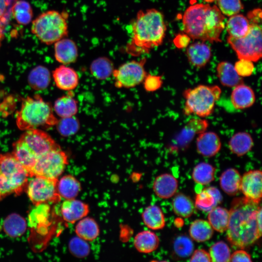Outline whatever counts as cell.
Returning <instances> with one entry per match:
<instances>
[{
    "mask_svg": "<svg viewBox=\"0 0 262 262\" xmlns=\"http://www.w3.org/2000/svg\"><path fill=\"white\" fill-rule=\"evenodd\" d=\"M227 238L236 248L253 245L262 236V207L246 197H236L231 202Z\"/></svg>",
    "mask_w": 262,
    "mask_h": 262,
    "instance_id": "obj_1",
    "label": "cell"
},
{
    "mask_svg": "<svg viewBox=\"0 0 262 262\" xmlns=\"http://www.w3.org/2000/svg\"><path fill=\"white\" fill-rule=\"evenodd\" d=\"M131 28L132 36L126 52L134 56L148 53L160 46L166 31L163 14L154 8L138 11Z\"/></svg>",
    "mask_w": 262,
    "mask_h": 262,
    "instance_id": "obj_2",
    "label": "cell"
},
{
    "mask_svg": "<svg viewBox=\"0 0 262 262\" xmlns=\"http://www.w3.org/2000/svg\"><path fill=\"white\" fill-rule=\"evenodd\" d=\"M225 18L216 5L195 4L187 8L183 14V31L193 39L221 42L220 36L225 28Z\"/></svg>",
    "mask_w": 262,
    "mask_h": 262,
    "instance_id": "obj_3",
    "label": "cell"
},
{
    "mask_svg": "<svg viewBox=\"0 0 262 262\" xmlns=\"http://www.w3.org/2000/svg\"><path fill=\"white\" fill-rule=\"evenodd\" d=\"M58 121L50 104L38 95L23 98L21 107L16 115L17 128L24 131L48 128L55 126Z\"/></svg>",
    "mask_w": 262,
    "mask_h": 262,
    "instance_id": "obj_4",
    "label": "cell"
},
{
    "mask_svg": "<svg viewBox=\"0 0 262 262\" xmlns=\"http://www.w3.org/2000/svg\"><path fill=\"white\" fill-rule=\"evenodd\" d=\"M29 174L12 153L0 154V201L26 188Z\"/></svg>",
    "mask_w": 262,
    "mask_h": 262,
    "instance_id": "obj_5",
    "label": "cell"
},
{
    "mask_svg": "<svg viewBox=\"0 0 262 262\" xmlns=\"http://www.w3.org/2000/svg\"><path fill=\"white\" fill-rule=\"evenodd\" d=\"M221 93V89L216 85L199 84L185 89L183 92L185 98L184 115H195L201 118L210 115L214 111Z\"/></svg>",
    "mask_w": 262,
    "mask_h": 262,
    "instance_id": "obj_6",
    "label": "cell"
},
{
    "mask_svg": "<svg viewBox=\"0 0 262 262\" xmlns=\"http://www.w3.org/2000/svg\"><path fill=\"white\" fill-rule=\"evenodd\" d=\"M67 14L55 10L44 12L32 22L31 31L40 41L49 45L68 34Z\"/></svg>",
    "mask_w": 262,
    "mask_h": 262,
    "instance_id": "obj_7",
    "label": "cell"
},
{
    "mask_svg": "<svg viewBox=\"0 0 262 262\" xmlns=\"http://www.w3.org/2000/svg\"><path fill=\"white\" fill-rule=\"evenodd\" d=\"M262 28L260 25L250 23L247 33L235 38L229 36L227 41L240 59L257 62L262 57Z\"/></svg>",
    "mask_w": 262,
    "mask_h": 262,
    "instance_id": "obj_8",
    "label": "cell"
},
{
    "mask_svg": "<svg viewBox=\"0 0 262 262\" xmlns=\"http://www.w3.org/2000/svg\"><path fill=\"white\" fill-rule=\"evenodd\" d=\"M68 163V156L61 148L50 150L36 159L29 176L58 179Z\"/></svg>",
    "mask_w": 262,
    "mask_h": 262,
    "instance_id": "obj_9",
    "label": "cell"
},
{
    "mask_svg": "<svg viewBox=\"0 0 262 262\" xmlns=\"http://www.w3.org/2000/svg\"><path fill=\"white\" fill-rule=\"evenodd\" d=\"M28 181L26 191L32 202L37 206L47 202H57L61 196L57 191L58 179L33 176Z\"/></svg>",
    "mask_w": 262,
    "mask_h": 262,
    "instance_id": "obj_10",
    "label": "cell"
},
{
    "mask_svg": "<svg viewBox=\"0 0 262 262\" xmlns=\"http://www.w3.org/2000/svg\"><path fill=\"white\" fill-rule=\"evenodd\" d=\"M146 58L140 61L132 60L121 65L113 72L115 85L118 88H131L143 82L147 73L144 66Z\"/></svg>",
    "mask_w": 262,
    "mask_h": 262,
    "instance_id": "obj_11",
    "label": "cell"
},
{
    "mask_svg": "<svg viewBox=\"0 0 262 262\" xmlns=\"http://www.w3.org/2000/svg\"><path fill=\"white\" fill-rule=\"evenodd\" d=\"M19 138L24 143L36 160L50 150L61 148L49 133L40 129L25 131Z\"/></svg>",
    "mask_w": 262,
    "mask_h": 262,
    "instance_id": "obj_12",
    "label": "cell"
},
{
    "mask_svg": "<svg viewBox=\"0 0 262 262\" xmlns=\"http://www.w3.org/2000/svg\"><path fill=\"white\" fill-rule=\"evenodd\" d=\"M262 175L259 170H250L241 178L240 190L246 198L260 203L262 194Z\"/></svg>",
    "mask_w": 262,
    "mask_h": 262,
    "instance_id": "obj_13",
    "label": "cell"
},
{
    "mask_svg": "<svg viewBox=\"0 0 262 262\" xmlns=\"http://www.w3.org/2000/svg\"><path fill=\"white\" fill-rule=\"evenodd\" d=\"M209 127L208 121L203 118H192L184 126L175 138V147H180L188 146L196 135L206 131Z\"/></svg>",
    "mask_w": 262,
    "mask_h": 262,
    "instance_id": "obj_14",
    "label": "cell"
},
{
    "mask_svg": "<svg viewBox=\"0 0 262 262\" xmlns=\"http://www.w3.org/2000/svg\"><path fill=\"white\" fill-rule=\"evenodd\" d=\"M221 145L219 136L213 131H206L198 134L196 139L197 151L205 157H212L217 154Z\"/></svg>",
    "mask_w": 262,
    "mask_h": 262,
    "instance_id": "obj_15",
    "label": "cell"
},
{
    "mask_svg": "<svg viewBox=\"0 0 262 262\" xmlns=\"http://www.w3.org/2000/svg\"><path fill=\"white\" fill-rule=\"evenodd\" d=\"M61 212L65 221L74 224L86 216L89 207L86 203L75 198L66 199L61 205Z\"/></svg>",
    "mask_w": 262,
    "mask_h": 262,
    "instance_id": "obj_16",
    "label": "cell"
},
{
    "mask_svg": "<svg viewBox=\"0 0 262 262\" xmlns=\"http://www.w3.org/2000/svg\"><path fill=\"white\" fill-rule=\"evenodd\" d=\"M52 76L56 86L63 90H74L79 84V77L77 72L65 65L56 67L53 71Z\"/></svg>",
    "mask_w": 262,
    "mask_h": 262,
    "instance_id": "obj_17",
    "label": "cell"
},
{
    "mask_svg": "<svg viewBox=\"0 0 262 262\" xmlns=\"http://www.w3.org/2000/svg\"><path fill=\"white\" fill-rule=\"evenodd\" d=\"M54 56L57 61L63 65L74 63L78 57V48L71 39L62 38L54 44Z\"/></svg>",
    "mask_w": 262,
    "mask_h": 262,
    "instance_id": "obj_18",
    "label": "cell"
},
{
    "mask_svg": "<svg viewBox=\"0 0 262 262\" xmlns=\"http://www.w3.org/2000/svg\"><path fill=\"white\" fill-rule=\"evenodd\" d=\"M256 100L254 90L244 83L234 86L230 95V101L236 109L243 110L251 107Z\"/></svg>",
    "mask_w": 262,
    "mask_h": 262,
    "instance_id": "obj_19",
    "label": "cell"
},
{
    "mask_svg": "<svg viewBox=\"0 0 262 262\" xmlns=\"http://www.w3.org/2000/svg\"><path fill=\"white\" fill-rule=\"evenodd\" d=\"M222 201V196L216 187L210 186L199 192L196 196L195 207L198 210L209 212Z\"/></svg>",
    "mask_w": 262,
    "mask_h": 262,
    "instance_id": "obj_20",
    "label": "cell"
},
{
    "mask_svg": "<svg viewBox=\"0 0 262 262\" xmlns=\"http://www.w3.org/2000/svg\"><path fill=\"white\" fill-rule=\"evenodd\" d=\"M186 55L189 63L193 66L201 68L210 61L212 52L210 47L206 44L196 42L188 47Z\"/></svg>",
    "mask_w": 262,
    "mask_h": 262,
    "instance_id": "obj_21",
    "label": "cell"
},
{
    "mask_svg": "<svg viewBox=\"0 0 262 262\" xmlns=\"http://www.w3.org/2000/svg\"><path fill=\"white\" fill-rule=\"evenodd\" d=\"M178 182L172 175L165 173L157 176L153 184L155 194L162 198H169L177 192Z\"/></svg>",
    "mask_w": 262,
    "mask_h": 262,
    "instance_id": "obj_22",
    "label": "cell"
},
{
    "mask_svg": "<svg viewBox=\"0 0 262 262\" xmlns=\"http://www.w3.org/2000/svg\"><path fill=\"white\" fill-rule=\"evenodd\" d=\"M216 75L220 83L227 87L234 86L244 83L243 78L237 73L232 64L222 61L216 66Z\"/></svg>",
    "mask_w": 262,
    "mask_h": 262,
    "instance_id": "obj_23",
    "label": "cell"
},
{
    "mask_svg": "<svg viewBox=\"0 0 262 262\" xmlns=\"http://www.w3.org/2000/svg\"><path fill=\"white\" fill-rule=\"evenodd\" d=\"M253 145L251 135L245 131L236 133L232 136L229 142L230 150L238 156L246 154L252 149Z\"/></svg>",
    "mask_w": 262,
    "mask_h": 262,
    "instance_id": "obj_24",
    "label": "cell"
},
{
    "mask_svg": "<svg viewBox=\"0 0 262 262\" xmlns=\"http://www.w3.org/2000/svg\"><path fill=\"white\" fill-rule=\"evenodd\" d=\"M241 176L235 168L226 169L220 177V185L223 191L229 196L236 195L240 190Z\"/></svg>",
    "mask_w": 262,
    "mask_h": 262,
    "instance_id": "obj_25",
    "label": "cell"
},
{
    "mask_svg": "<svg viewBox=\"0 0 262 262\" xmlns=\"http://www.w3.org/2000/svg\"><path fill=\"white\" fill-rule=\"evenodd\" d=\"M133 244L139 252L149 253L155 251L159 245V239L155 233L150 230H143L134 237Z\"/></svg>",
    "mask_w": 262,
    "mask_h": 262,
    "instance_id": "obj_26",
    "label": "cell"
},
{
    "mask_svg": "<svg viewBox=\"0 0 262 262\" xmlns=\"http://www.w3.org/2000/svg\"><path fill=\"white\" fill-rule=\"evenodd\" d=\"M80 181L73 176L66 175L57 182V191L61 197L65 199L75 198L81 191Z\"/></svg>",
    "mask_w": 262,
    "mask_h": 262,
    "instance_id": "obj_27",
    "label": "cell"
},
{
    "mask_svg": "<svg viewBox=\"0 0 262 262\" xmlns=\"http://www.w3.org/2000/svg\"><path fill=\"white\" fill-rule=\"evenodd\" d=\"M75 231L77 236L87 242L95 240L99 234L97 222L93 218L87 216L78 221Z\"/></svg>",
    "mask_w": 262,
    "mask_h": 262,
    "instance_id": "obj_28",
    "label": "cell"
},
{
    "mask_svg": "<svg viewBox=\"0 0 262 262\" xmlns=\"http://www.w3.org/2000/svg\"><path fill=\"white\" fill-rule=\"evenodd\" d=\"M53 110L61 118L75 116L78 111V102L71 93L58 98L54 102Z\"/></svg>",
    "mask_w": 262,
    "mask_h": 262,
    "instance_id": "obj_29",
    "label": "cell"
},
{
    "mask_svg": "<svg viewBox=\"0 0 262 262\" xmlns=\"http://www.w3.org/2000/svg\"><path fill=\"white\" fill-rule=\"evenodd\" d=\"M145 225L149 229L157 230L163 229L165 224L164 215L161 208L156 205H150L142 213Z\"/></svg>",
    "mask_w": 262,
    "mask_h": 262,
    "instance_id": "obj_30",
    "label": "cell"
},
{
    "mask_svg": "<svg viewBox=\"0 0 262 262\" xmlns=\"http://www.w3.org/2000/svg\"><path fill=\"white\" fill-rule=\"evenodd\" d=\"M250 28V22L247 17L241 14L230 16L228 20L226 28L229 36L235 38L246 35Z\"/></svg>",
    "mask_w": 262,
    "mask_h": 262,
    "instance_id": "obj_31",
    "label": "cell"
},
{
    "mask_svg": "<svg viewBox=\"0 0 262 262\" xmlns=\"http://www.w3.org/2000/svg\"><path fill=\"white\" fill-rule=\"evenodd\" d=\"M27 224L25 219L17 213L7 216L3 223V228L7 235L11 237H17L26 231Z\"/></svg>",
    "mask_w": 262,
    "mask_h": 262,
    "instance_id": "obj_32",
    "label": "cell"
},
{
    "mask_svg": "<svg viewBox=\"0 0 262 262\" xmlns=\"http://www.w3.org/2000/svg\"><path fill=\"white\" fill-rule=\"evenodd\" d=\"M208 213V222L213 229L219 232L226 231L229 219V211L224 207L216 206Z\"/></svg>",
    "mask_w": 262,
    "mask_h": 262,
    "instance_id": "obj_33",
    "label": "cell"
},
{
    "mask_svg": "<svg viewBox=\"0 0 262 262\" xmlns=\"http://www.w3.org/2000/svg\"><path fill=\"white\" fill-rule=\"evenodd\" d=\"M191 237L197 242H203L210 240L213 234V229L206 220L196 219L191 224L189 228Z\"/></svg>",
    "mask_w": 262,
    "mask_h": 262,
    "instance_id": "obj_34",
    "label": "cell"
},
{
    "mask_svg": "<svg viewBox=\"0 0 262 262\" xmlns=\"http://www.w3.org/2000/svg\"><path fill=\"white\" fill-rule=\"evenodd\" d=\"M114 66L111 60L106 57H100L94 60L90 66L92 76L97 80L107 79L113 74Z\"/></svg>",
    "mask_w": 262,
    "mask_h": 262,
    "instance_id": "obj_35",
    "label": "cell"
},
{
    "mask_svg": "<svg viewBox=\"0 0 262 262\" xmlns=\"http://www.w3.org/2000/svg\"><path fill=\"white\" fill-rule=\"evenodd\" d=\"M50 73L48 69L38 66L33 69L28 76V83L33 89L43 90L49 85L50 81Z\"/></svg>",
    "mask_w": 262,
    "mask_h": 262,
    "instance_id": "obj_36",
    "label": "cell"
},
{
    "mask_svg": "<svg viewBox=\"0 0 262 262\" xmlns=\"http://www.w3.org/2000/svg\"><path fill=\"white\" fill-rule=\"evenodd\" d=\"M174 212L178 216L187 218L193 213L195 206L192 200L182 193L177 194L172 201Z\"/></svg>",
    "mask_w": 262,
    "mask_h": 262,
    "instance_id": "obj_37",
    "label": "cell"
},
{
    "mask_svg": "<svg viewBox=\"0 0 262 262\" xmlns=\"http://www.w3.org/2000/svg\"><path fill=\"white\" fill-rule=\"evenodd\" d=\"M215 170V168L211 164L201 162L194 167L192 178L199 185H207L213 180Z\"/></svg>",
    "mask_w": 262,
    "mask_h": 262,
    "instance_id": "obj_38",
    "label": "cell"
},
{
    "mask_svg": "<svg viewBox=\"0 0 262 262\" xmlns=\"http://www.w3.org/2000/svg\"><path fill=\"white\" fill-rule=\"evenodd\" d=\"M14 17L20 24L27 25L32 20L33 16L31 5L26 1L20 0L16 2L12 8Z\"/></svg>",
    "mask_w": 262,
    "mask_h": 262,
    "instance_id": "obj_39",
    "label": "cell"
},
{
    "mask_svg": "<svg viewBox=\"0 0 262 262\" xmlns=\"http://www.w3.org/2000/svg\"><path fill=\"white\" fill-rule=\"evenodd\" d=\"M59 133L65 137L72 136L79 131L80 124L79 120L75 116L61 118L55 125Z\"/></svg>",
    "mask_w": 262,
    "mask_h": 262,
    "instance_id": "obj_40",
    "label": "cell"
},
{
    "mask_svg": "<svg viewBox=\"0 0 262 262\" xmlns=\"http://www.w3.org/2000/svg\"><path fill=\"white\" fill-rule=\"evenodd\" d=\"M211 261L214 262H230V252L227 244L219 241L212 245L209 249Z\"/></svg>",
    "mask_w": 262,
    "mask_h": 262,
    "instance_id": "obj_41",
    "label": "cell"
},
{
    "mask_svg": "<svg viewBox=\"0 0 262 262\" xmlns=\"http://www.w3.org/2000/svg\"><path fill=\"white\" fill-rule=\"evenodd\" d=\"M194 244L192 240L186 235H180L174 240L173 249L175 254L180 258H186L193 252Z\"/></svg>",
    "mask_w": 262,
    "mask_h": 262,
    "instance_id": "obj_42",
    "label": "cell"
},
{
    "mask_svg": "<svg viewBox=\"0 0 262 262\" xmlns=\"http://www.w3.org/2000/svg\"><path fill=\"white\" fill-rule=\"evenodd\" d=\"M71 254L78 258H84L90 253V247L87 241L78 236L72 237L68 243Z\"/></svg>",
    "mask_w": 262,
    "mask_h": 262,
    "instance_id": "obj_43",
    "label": "cell"
},
{
    "mask_svg": "<svg viewBox=\"0 0 262 262\" xmlns=\"http://www.w3.org/2000/svg\"><path fill=\"white\" fill-rule=\"evenodd\" d=\"M217 1L219 10L227 16L237 14L243 9L241 0H217Z\"/></svg>",
    "mask_w": 262,
    "mask_h": 262,
    "instance_id": "obj_44",
    "label": "cell"
},
{
    "mask_svg": "<svg viewBox=\"0 0 262 262\" xmlns=\"http://www.w3.org/2000/svg\"><path fill=\"white\" fill-rule=\"evenodd\" d=\"M238 75L242 78L250 76L254 71L253 62L244 59H240L234 66Z\"/></svg>",
    "mask_w": 262,
    "mask_h": 262,
    "instance_id": "obj_45",
    "label": "cell"
},
{
    "mask_svg": "<svg viewBox=\"0 0 262 262\" xmlns=\"http://www.w3.org/2000/svg\"><path fill=\"white\" fill-rule=\"evenodd\" d=\"M143 82L145 90L152 92L159 90L162 87L163 82L161 76L147 74Z\"/></svg>",
    "mask_w": 262,
    "mask_h": 262,
    "instance_id": "obj_46",
    "label": "cell"
},
{
    "mask_svg": "<svg viewBox=\"0 0 262 262\" xmlns=\"http://www.w3.org/2000/svg\"><path fill=\"white\" fill-rule=\"evenodd\" d=\"M190 262H211L209 252L202 249H198L193 252Z\"/></svg>",
    "mask_w": 262,
    "mask_h": 262,
    "instance_id": "obj_47",
    "label": "cell"
},
{
    "mask_svg": "<svg viewBox=\"0 0 262 262\" xmlns=\"http://www.w3.org/2000/svg\"><path fill=\"white\" fill-rule=\"evenodd\" d=\"M230 262H252L251 258L249 253L246 251L241 249L234 251L230 255Z\"/></svg>",
    "mask_w": 262,
    "mask_h": 262,
    "instance_id": "obj_48",
    "label": "cell"
},
{
    "mask_svg": "<svg viewBox=\"0 0 262 262\" xmlns=\"http://www.w3.org/2000/svg\"><path fill=\"white\" fill-rule=\"evenodd\" d=\"M190 42V37L186 33L178 34L173 40V42L179 49L187 47Z\"/></svg>",
    "mask_w": 262,
    "mask_h": 262,
    "instance_id": "obj_49",
    "label": "cell"
},
{
    "mask_svg": "<svg viewBox=\"0 0 262 262\" xmlns=\"http://www.w3.org/2000/svg\"><path fill=\"white\" fill-rule=\"evenodd\" d=\"M247 19L250 23L260 25L262 21V10L260 8L255 9L247 14Z\"/></svg>",
    "mask_w": 262,
    "mask_h": 262,
    "instance_id": "obj_50",
    "label": "cell"
},
{
    "mask_svg": "<svg viewBox=\"0 0 262 262\" xmlns=\"http://www.w3.org/2000/svg\"><path fill=\"white\" fill-rule=\"evenodd\" d=\"M7 6V0H0V20L5 15Z\"/></svg>",
    "mask_w": 262,
    "mask_h": 262,
    "instance_id": "obj_51",
    "label": "cell"
},
{
    "mask_svg": "<svg viewBox=\"0 0 262 262\" xmlns=\"http://www.w3.org/2000/svg\"><path fill=\"white\" fill-rule=\"evenodd\" d=\"M4 37V34L3 29L2 26L0 24V48L1 46V43Z\"/></svg>",
    "mask_w": 262,
    "mask_h": 262,
    "instance_id": "obj_52",
    "label": "cell"
},
{
    "mask_svg": "<svg viewBox=\"0 0 262 262\" xmlns=\"http://www.w3.org/2000/svg\"><path fill=\"white\" fill-rule=\"evenodd\" d=\"M205 2H208V3H212L214 2V1L216 0H203Z\"/></svg>",
    "mask_w": 262,
    "mask_h": 262,
    "instance_id": "obj_53",
    "label": "cell"
},
{
    "mask_svg": "<svg viewBox=\"0 0 262 262\" xmlns=\"http://www.w3.org/2000/svg\"><path fill=\"white\" fill-rule=\"evenodd\" d=\"M0 105H1V104H0Z\"/></svg>",
    "mask_w": 262,
    "mask_h": 262,
    "instance_id": "obj_54",
    "label": "cell"
}]
</instances>
